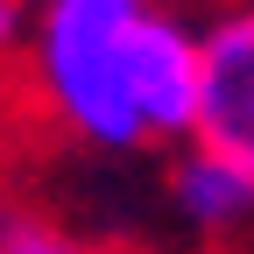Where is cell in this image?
<instances>
[{"label":"cell","mask_w":254,"mask_h":254,"mask_svg":"<svg viewBox=\"0 0 254 254\" xmlns=\"http://www.w3.org/2000/svg\"><path fill=\"white\" fill-rule=\"evenodd\" d=\"M134 120L141 141H184L198 134V28L155 7L134 50Z\"/></svg>","instance_id":"obj_3"},{"label":"cell","mask_w":254,"mask_h":254,"mask_svg":"<svg viewBox=\"0 0 254 254\" xmlns=\"http://www.w3.org/2000/svg\"><path fill=\"white\" fill-rule=\"evenodd\" d=\"M198 148L254 170V0L198 36Z\"/></svg>","instance_id":"obj_2"},{"label":"cell","mask_w":254,"mask_h":254,"mask_svg":"<svg viewBox=\"0 0 254 254\" xmlns=\"http://www.w3.org/2000/svg\"><path fill=\"white\" fill-rule=\"evenodd\" d=\"M155 0H43L36 7V92L71 134L99 148H141L134 50Z\"/></svg>","instance_id":"obj_1"},{"label":"cell","mask_w":254,"mask_h":254,"mask_svg":"<svg viewBox=\"0 0 254 254\" xmlns=\"http://www.w3.org/2000/svg\"><path fill=\"white\" fill-rule=\"evenodd\" d=\"M0 254H106V247L64 233V226H50V219H36V212H7L0 219Z\"/></svg>","instance_id":"obj_5"},{"label":"cell","mask_w":254,"mask_h":254,"mask_svg":"<svg viewBox=\"0 0 254 254\" xmlns=\"http://www.w3.org/2000/svg\"><path fill=\"white\" fill-rule=\"evenodd\" d=\"M21 28H28V0H0V57L21 43Z\"/></svg>","instance_id":"obj_6"},{"label":"cell","mask_w":254,"mask_h":254,"mask_svg":"<svg viewBox=\"0 0 254 254\" xmlns=\"http://www.w3.org/2000/svg\"><path fill=\"white\" fill-rule=\"evenodd\" d=\"M170 190H177V212L198 233H233V226L254 219V170L226 163V155H212V148H190L177 163Z\"/></svg>","instance_id":"obj_4"}]
</instances>
